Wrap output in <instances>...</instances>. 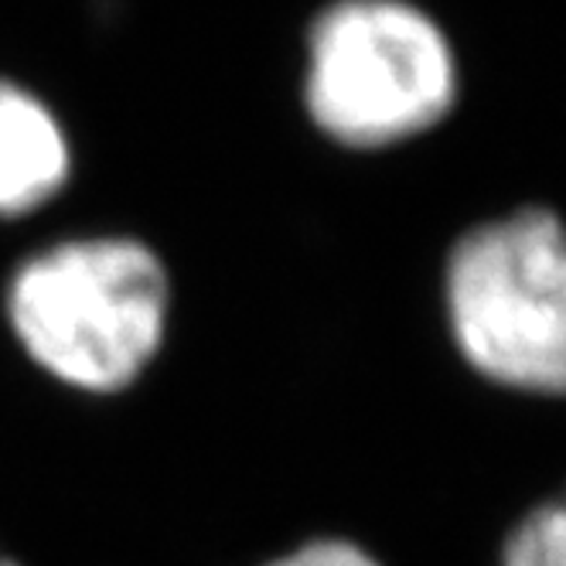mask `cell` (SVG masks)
Listing matches in <instances>:
<instances>
[{"mask_svg": "<svg viewBox=\"0 0 566 566\" xmlns=\"http://www.w3.org/2000/svg\"><path fill=\"white\" fill-rule=\"evenodd\" d=\"M72 178V144L55 109L0 75V219L45 209Z\"/></svg>", "mask_w": 566, "mask_h": 566, "instance_id": "obj_4", "label": "cell"}, {"mask_svg": "<svg viewBox=\"0 0 566 566\" xmlns=\"http://www.w3.org/2000/svg\"><path fill=\"white\" fill-rule=\"evenodd\" d=\"M461 65L448 31L413 0H335L311 21L304 109L317 134L386 150L451 116Z\"/></svg>", "mask_w": 566, "mask_h": 566, "instance_id": "obj_2", "label": "cell"}, {"mask_svg": "<svg viewBox=\"0 0 566 566\" xmlns=\"http://www.w3.org/2000/svg\"><path fill=\"white\" fill-rule=\"evenodd\" d=\"M0 566H18V563H11V559H0Z\"/></svg>", "mask_w": 566, "mask_h": 566, "instance_id": "obj_7", "label": "cell"}, {"mask_svg": "<svg viewBox=\"0 0 566 566\" xmlns=\"http://www.w3.org/2000/svg\"><path fill=\"white\" fill-rule=\"evenodd\" d=\"M266 566H379L369 553H361L355 543L345 539H317L301 546L297 553L273 559Z\"/></svg>", "mask_w": 566, "mask_h": 566, "instance_id": "obj_6", "label": "cell"}, {"mask_svg": "<svg viewBox=\"0 0 566 566\" xmlns=\"http://www.w3.org/2000/svg\"><path fill=\"white\" fill-rule=\"evenodd\" d=\"M443 314L468 366L518 392L566 382V242L553 209L468 229L443 266Z\"/></svg>", "mask_w": 566, "mask_h": 566, "instance_id": "obj_3", "label": "cell"}, {"mask_svg": "<svg viewBox=\"0 0 566 566\" xmlns=\"http://www.w3.org/2000/svg\"><path fill=\"white\" fill-rule=\"evenodd\" d=\"M566 515L559 505H543L505 546V566H566Z\"/></svg>", "mask_w": 566, "mask_h": 566, "instance_id": "obj_5", "label": "cell"}, {"mask_svg": "<svg viewBox=\"0 0 566 566\" xmlns=\"http://www.w3.org/2000/svg\"><path fill=\"white\" fill-rule=\"evenodd\" d=\"M171 273L134 235H75L28 256L4 291L21 352L83 392L134 386L171 325Z\"/></svg>", "mask_w": 566, "mask_h": 566, "instance_id": "obj_1", "label": "cell"}]
</instances>
